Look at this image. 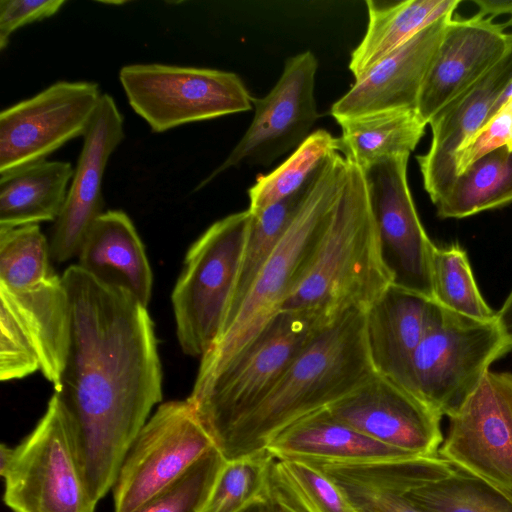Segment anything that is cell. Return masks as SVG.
Segmentation results:
<instances>
[{"mask_svg":"<svg viewBox=\"0 0 512 512\" xmlns=\"http://www.w3.org/2000/svg\"><path fill=\"white\" fill-rule=\"evenodd\" d=\"M333 321L310 311L280 310L219 372L193 385L187 401L214 445L267 396L294 360Z\"/></svg>","mask_w":512,"mask_h":512,"instance_id":"5","label":"cell"},{"mask_svg":"<svg viewBox=\"0 0 512 512\" xmlns=\"http://www.w3.org/2000/svg\"><path fill=\"white\" fill-rule=\"evenodd\" d=\"M266 451L279 459L328 462H371L419 456L368 437L333 417L326 408L281 430Z\"/></svg>","mask_w":512,"mask_h":512,"instance_id":"24","label":"cell"},{"mask_svg":"<svg viewBox=\"0 0 512 512\" xmlns=\"http://www.w3.org/2000/svg\"><path fill=\"white\" fill-rule=\"evenodd\" d=\"M66 2L63 0H1L0 49L8 45L10 36L20 27L56 14Z\"/></svg>","mask_w":512,"mask_h":512,"instance_id":"38","label":"cell"},{"mask_svg":"<svg viewBox=\"0 0 512 512\" xmlns=\"http://www.w3.org/2000/svg\"><path fill=\"white\" fill-rule=\"evenodd\" d=\"M267 502L269 504V512H291L286 507H284L282 504L278 503L275 500L267 498Z\"/></svg>","mask_w":512,"mask_h":512,"instance_id":"43","label":"cell"},{"mask_svg":"<svg viewBox=\"0 0 512 512\" xmlns=\"http://www.w3.org/2000/svg\"><path fill=\"white\" fill-rule=\"evenodd\" d=\"M306 462L339 488L355 512H429L407 491L454 470L439 454L371 462Z\"/></svg>","mask_w":512,"mask_h":512,"instance_id":"20","label":"cell"},{"mask_svg":"<svg viewBox=\"0 0 512 512\" xmlns=\"http://www.w3.org/2000/svg\"><path fill=\"white\" fill-rule=\"evenodd\" d=\"M496 322L504 335L512 341V291L501 309L496 312Z\"/></svg>","mask_w":512,"mask_h":512,"instance_id":"40","label":"cell"},{"mask_svg":"<svg viewBox=\"0 0 512 512\" xmlns=\"http://www.w3.org/2000/svg\"><path fill=\"white\" fill-rule=\"evenodd\" d=\"M239 512H269V504L266 497L254 500Z\"/></svg>","mask_w":512,"mask_h":512,"instance_id":"41","label":"cell"},{"mask_svg":"<svg viewBox=\"0 0 512 512\" xmlns=\"http://www.w3.org/2000/svg\"><path fill=\"white\" fill-rule=\"evenodd\" d=\"M123 115L109 94H102L83 136L63 209L50 241L52 260L63 263L78 256L95 220L104 212L102 180L108 160L124 138Z\"/></svg>","mask_w":512,"mask_h":512,"instance_id":"17","label":"cell"},{"mask_svg":"<svg viewBox=\"0 0 512 512\" xmlns=\"http://www.w3.org/2000/svg\"><path fill=\"white\" fill-rule=\"evenodd\" d=\"M102 94L88 81H58L0 114V175L46 160L84 136Z\"/></svg>","mask_w":512,"mask_h":512,"instance_id":"12","label":"cell"},{"mask_svg":"<svg viewBox=\"0 0 512 512\" xmlns=\"http://www.w3.org/2000/svg\"><path fill=\"white\" fill-rule=\"evenodd\" d=\"M41 370L37 348L9 298L0 292V380L11 381Z\"/></svg>","mask_w":512,"mask_h":512,"instance_id":"36","label":"cell"},{"mask_svg":"<svg viewBox=\"0 0 512 512\" xmlns=\"http://www.w3.org/2000/svg\"><path fill=\"white\" fill-rule=\"evenodd\" d=\"M14 305L37 348L41 373L61 387L71 337V307L66 286L55 272L32 277L12 288L0 286Z\"/></svg>","mask_w":512,"mask_h":512,"instance_id":"23","label":"cell"},{"mask_svg":"<svg viewBox=\"0 0 512 512\" xmlns=\"http://www.w3.org/2000/svg\"><path fill=\"white\" fill-rule=\"evenodd\" d=\"M74 168L44 160L0 175V228H14L59 217Z\"/></svg>","mask_w":512,"mask_h":512,"instance_id":"26","label":"cell"},{"mask_svg":"<svg viewBox=\"0 0 512 512\" xmlns=\"http://www.w3.org/2000/svg\"><path fill=\"white\" fill-rule=\"evenodd\" d=\"M348 170V159L329 153L315 171L307 197L260 271L235 315L200 358L194 384L219 372L263 329L310 264L334 211Z\"/></svg>","mask_w":512,"mask_h":512,"instance_id":"4","label":"cell"},{"mask_svg":"<svg viewBox=\"0 0 512 512\" xmlns=\"http://www.w3.org/2000/svg\"><path fill=\"white\" fill-rule=\"evenodd\" d=\"M347 159L346 179L326 230L280 310L310 311L335 320L351 310L366 311L394 283L364 172Z\"/></svg>","mask_w":512,"mask_h":512,"instance_id":"3","label":"cell"},{"mask_svg":"<svg viewBox=\"0 0 512 512\" xmlns=\"http://www.w3.org/2000/svg\"><path fill=\"white\" fill-rule=\"evenodd\" d=\"M509 25V20L499 24L477 13L449 20L417 102L427 124L506 55L512 45V33L505 32Z\"/></svg>","mask_w":512,"mask_h":512,"instance_id":"16","label":"cell"},{"mask_svg":"<svg viewBox=\"0 0 512 512\" xmlns=\"http://www.w3.org/2000/svg\"><path fill=\"white\" fill-rule=\"evenodd\" d=\"M77 257V265L92 277L126 290L148 306L153 274L144 245L125 212H103L88 231Z\"/></svg>","mask_w":512,"mask_h":512,"instance_id":"22","label":"cell"},{"mask_svg":"<svg viewBox=\"0 0 512 512\" xmlns=\"http://www.w3.org/2000/svg\"><path fill=\"white\" fill-rule=\"evenodd\" d=\"M13 454V447L6 444L0 446V473L3 472L9 465Z\"/></svg>","mask_w":512,"mask_h":512,"instance_id":"42","label":"cell"},{"mask_svg":"<svg viewBox=\"0 0 512 512\" xmlns=\"http://www.w3.org/2000/svg\"><path fill=\"white\" fill-rule=\"evenodd\" d=\"M429 512H512V492L454 467L446 477L407 491Z\"/></svg>","mask_w":512,"mask_h":512,"instance_id":"31","label":"cell"},{"mask_svg":"<svg viewBox=\"0 0 512 512\" xmlns=\"http://www.w3.org/2000/svg\"><path fill=\"white\" fill-rule=\"evenodd\" d=\"M225 463L214 446L180 478L132 512H203Z\"/></svg>","mask_w":512,"mask_h":512,"instance_id":"35","label":"cell"},{"mask_svg":"<svg viewBox=\"0 0 512 512\" xmlns=\"http://www.w3.org/2000/svg\"><path fill=\"white\" fill-rule=\"evenodd\" d=\"M452 11L384 57L330 109L336 121L382 111L416 109L419 94ZM417 110V109H416Z\"/></svg>","mask_w":512,"mask_h":512,"instance_id":"19","label":"cell"},{"mask_svg":"<svg viewBox=\"0 0 512 512\" xmlns=\"http://www.w3.org/2000/svg\"><path fill=\"white\" fill-rule=\"evenodd\" d=\"M434 300L390 285L365 311V338L374 371L405 388L410 359L428 327Z\"/></svg>","mask_w":512,"mask_h":512,"instance_id":"21","label":"cell"},{"mask_svg":"<svg viewBox=\"0 0 512 512\" xmlns=\"http://www.w3.org/2000/svg\"><path fill=\"white\" fill-rule=\"evenodd\" d=\"M433 299L441 306L478 321H496L482 297L466 252L454 243L435 246L431 260Z\"/></svg>","mask_w":512,"mask_h":512,"instance_id":"33","label":"cell"},{"mask_svg":"<svg viewBox=\"0 0 512 512\" xmlns=\"http://www.w3.org/2000/svg\"><path fill=\"white\" fill-rule=\"evenodd\" d=\"M511 349L512 341L496 321H478L434 301L426 332L410 359L405 388L449 417L490 365Z\"/></svg>","mask_w":512,"mask_h":512,"instance_id":"6","label":"cell"},{"mask_svg":"<svg viewBox=\"0 0 512 512\" xmlns=\"http://www.w3.org/2000/svg\"><path fill=\"white\" fill-rule=\"evenodd\" d=\"M4 479L12 512H95L79 464L71 422L54 392L34 429L15 447Z\"/></svg>","mask_w":512,"mask_h":512,"instance_id":"8","label":"cell"},{"mask_svg":"<svg viewBox=\"0 0 512 512\" xmlns=\"http://www.w3.org/2000/svg\"><path fill=\"white\" fill-rule=\"evenodd\" d=\"M333 151H338V138L323 129L313 131L279 166L257 178L248 189V210L261 212L297 192Z\"/></svg>","mask_w":512,"mask_h":512,"instance_id":"32","label":"cell"},{"mask_svg":"<svg viewBox=\"0 0 512 512\" xmlns=\"http://www.w3.org/2000/svg\"><path fill=\"white\" fill-rule=\"evenodd\" d=\"M409 155L362 168L385 262L395 285L433 299L431 260L435 245L418 216L407 180Z\"/></svg>","mask_w":512,"mask_h":512,"instance_id":"14","label":"cell"},{"mask_svg":"<svg viewBox=\"0 0 512 512\" xmlns=\"http://www.w3.org/2000/svg\"><path fill=\"white\" fill-rule=\"evenodd\" d=\"M460 0L366 1L368 25L352 51L349 69L357 79L420 31L455 11Z\"/></svg>","mask_w":512,"mask_h":512,"instance_id":"25","label":"cell"},{"mask_svg":"<svg viewBox=\"0 0 512 512\" xmlns=\"http://www.w3.org/2000/svg\"><path fill=\"white\" fill-rule=\"evenodd\" d=\"M509 21H510V24L512 25V18H510Z\"/></svg>","mask_w":512,"mask_h":512,"instance_id":"44","label":"cell"},{"mask_svg":"<svg viewBox=\"0 0 512 512\" xmlns=\"http://www.w3.org/2000/svg\"><path fill=\"white\" fill-rule=\"evenodd\" d=\"M438 454L453 467L512 492V374L488 371L449 416Z\"/></svg>","mask_w":512,"mask_h":512,"instance_id":"13","label":"cell"},{"mask_svg":"<svg viewBox=\"0 0 512 512\" xmlns=\"http://www.w3.org/2000/svg\"><path fill=\"white\" fill-rule=\"evenodd\" d=\"M273 458L264 451L226 461L203 512H239L254 500L265 497Z\"/></svg>","mask_w":512,"mask_h":512,"instance_id":"34","label":"cell"},{"mask_svg":"<svg viewBox=\"0 0 512 512\" xmlns=\"http://www.w3.org/2000/svg\"><path fill=\"white\" fill-rule=\"evenodd\" d=\"M317 68V58L311 51L289 57L270 92L262 98L252 97L254 116L242 138L195 190L234 166L270 165L297 149L320 117L315 99Z\"/></svg>","mask_w":512,"mask_h":512,"instance_id":"11","label":"cell"},{"mask_svg":"<svg viewBox=\"0 0 512 512\" xmlns=\"http://www.w3.org/2000/svg\"><path fill=\"white\" fill-rule=\"evenodd\" d=\"M338 151L361 168L379 160L410 155L427 123L416 109L382 111L338 120Z\"/></svg>","mask_w":512,"mask_h":512,"instance_id":"27","label":"cell"},{"mask_svg":"<svg viewBox=\"0 0 512 512\" xmlns=\"http://www.w3.org/2000/svg\"><path fill=\"white\" fill-rule=\"evenodd\" d=\"M478 6L477 14L484 17H495L498 15H510L512 18V0H475Z\"/></svg>","mask_w":512,"mask_h":512,"instance_id":"39","label":"cell"},{"mask_svg":"<svg viewBox=\"0 0 512 512\" xmlns=\"http://www.w3.org/2000/svg\"><path fill=\"white\" fill-rule=\"evenodd\" d=\"M511 202L512 151L504 146L463 170L435 206L440 218L459 219Z\"/></svg>","mask_w":512,"mask_h":512,"instance_id":"28","label":"cell"},{"mask_svg":"<svg viewBox=\"0 0 512 512\" xmlns=\"http://www.w3.org/2000/svg\"><path fill=\"white\" fill-rule=\"evenodd\" d=\"M313 175L294 194L261 212L251 213L249 235L222 326L235 315L260 271L296 217L307 197Z\"/></svg>","mask_w":512,"mask_h":512,"instance_id":"29","label":"cell"},{"mask_svg":"<svg viewBox=\"0 0 512 512\" xmlns=\"http://www.w3.org/2000/svg\"><path fill=\"white\" fill-rule=\"evenodd\" d=\"M62 280L71 307V337L61 387L91 499L113 488L122 462L152 408L162 401V368L154 323L126 290L77 264Z\"/></svg>","mask_w":512,"mask_h":512,"instance_id":"1","label":"cell"},{"mask_svg":"<svg viewBox=\"0 0 512 512\" xmlns=\"http://www.w3.org/2000/svg\"><path fill=\"white\" fill-rule=\"evenodd\" d=\"M374 373L365 338V311H348L312 340L267 396L215 447L226 461L264 452L281 430L333 404Z\"/></svg>","mask_w":512,"mask_h":512,"instance_id":"2","label":"cell"},{"mask_svg":"<svg viewBox=\"0 0 512 512\" xmlns=\"http://www.w3.org/2000/svg\"><path fill=\"white\" fill-rule=\"evenodd\" d=\"M214 442L186 400L160 404L129 448L113 485L114 512H132L171 485Z\"/></svg>","mask_w":512,"mask_h":512,"instance_id":"10","label":"cell"},{"mask_svg":"<svg viewBox=\"0 0 512 512\" xmlns=\"http://www.w3.org/2000/svg\"><path fill=\"white\" fill-rule=\"evenodd\" d=\"M506 146L512 151V95L455 156L457 176L489 152Z\"/></svg>","mask_w":512,"mask_h":512,"instance_id":"37","label":"cell"},{"mask_svg":"<svg viewBox=\"0 0 512 512\" xmlns=\"http://www.w3.org/2000/svg\"><path fill=\"white\" fill-rule=\"evenodd\" d=\"M247 209L210 225L188 249L171 295L182 351L203 357L217 339L249 235Z\"/></svg>","mask_w":512,"mask_h":512,"instance_id":"7","label":"cell"},{"mask_svg":"<svg viewBox=\"0 0 512 512\" xmlns=\"http://www.w3.org/2000/svg\"><path fill=\"white\" fill-rule=\"evenodd\" d=\"M265 497L291 512H355L324 473L302 460L274 457Z\"/></svg>","mask_w":512,"mask_h":512,"instance_id":"30","label":"cell"},{"mask_svg":"<svg viewBox=\"0 0 512 512\" xmlns=\"http://www.w3.org/2000/svg\"><path fill=\"white\" fill-rule=\"evenodd\" d=\"M511 85L512 45L493 68L429 121L432 132L430 147L416 159L424 188L434 205L448 192L457 177V152L497 111Z\"/></svg>","mask_w":512,"mask_h":512,"instance_id":"18","label":"cell"},{"mask_svg":"<svg viewBox=\"0 0 512 512\" xmlns=\"http://www.w3.org/2000/svg\"><path fill=\"white\" fill-rule=\"evenodd\" d=\"M336 419L385 445L437 455L442 416L412 392L378 373L326 407Z\"/></svg>","mask_w":512,"mask_h":512,"instance_id":"15","label":"cell"},{"mask_svg":"<svg viewBox=\"0 0 512 512\" xmlns=\"http://www.w3.org/2000/svg\"><path fill=\"white\" fill-rule=\"evenodd\" d=\"M119 80L132 109L156 133L253 108V96L233 72L132 64L121 68Z\"/></svg>","mask_w":512,"mask_h":512,"instance_id":"9","label":"cell"}]
</instances>
